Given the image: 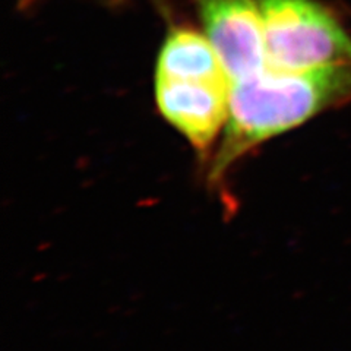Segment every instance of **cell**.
<instances>
[{
  "label": "cell",
  "mask_w": 351,
  "mask_h": 351,
  "mask_svg": "<svg viewBox=\"0 0 351 351\" xmlns=\"http://www.w3.org/2000/svg\"><path fill=\"white\" fill-rule=\"evenodd\" d=\"M351 100V63L285 72L267 68L232 82L230 113L210 179L221 180L236 161L263 142Z\"/></svg>",
  "instance_id": "cell-1"
},
{
  "label": "cell",
  "mask_w": 351,
  "mask_h": 351,
  "mask_svg": "<svg viewBox=\"0 0 351 351\" xmlns=\"http://www.w3.org/2000/svg\"><path fill=\"white\" fill-rule=\"evenodd\" d=\"M268 68L306 72L351 63V37L316 0H259Z\"/></svg>",
  "instance_id": "cell-2"
},
{
  "label": "cell",
  "mask_w": 351,
  "mask_h": 351,
  "mask_svg": "<svg viewBox=\"0 0 351 351\" xmlns=\"http://www.w3.org/2000/svg\"><path fill=\"white\" fill-rule=\"evenodd\" d=\"M232 82L268 68L259 0H192Z\"/></svg>",
  "instance_id": "cell-3"
},
{
  "label": "cell",
  "mask_w": 351,
  "mask_h": 351,
  "mask_svg": "<svg viewBox=\"0 0 351 351\" xmlns=\"http://www.w3.org/2000/svg\"><path fill=\"white\" fill-rule=\"evenodd\" d=\"M230 88L232 82L156 78V101L161 116L206 157L226 129Z\"/></svg>",
  "instance_id": "cell-4"
},
{
  "label": "cell",
  "mask_w": 351,
  "mask_h": 351,
  "mask_svg": "<svg viewBox=\"0 0 351 351\" xmlns=\"http://www.w3.org/2000/svg\"><path fill=\"white\" fill-rule=\"evenodd\" d=\"M156 78L232 82L210 38L191 27H173L167 32Z\"/></svg>",
  "instance_id": "cell-5"
}]
</instances>
